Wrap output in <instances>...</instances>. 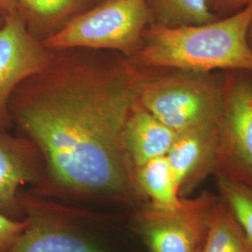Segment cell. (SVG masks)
<instances>
[{
	"label": "cell",
	"mask_w": 252,
	"mask_h": 252,
	"mask_svg": "<svg viewBox=\"0 0 252 252\" xmlns=\"http://www.w3.org/2000/svg\"><path fill=\"white\" fill-rule=\"evenodd\" d=\"M27 227L26 218L15 220L0 213V252H7Z\"/></svg>",
	"instance_id": "e0dca14e"
},
{
	"label": "cell",
	"mask_w": 252,
	"mask_h": 252,
	"mask_svg": "<svg viewBox=\"0 0 252 252\" xmlns=\"http://www.w3.org/2000/svg\"><path fill=\"white\" fill-rule=\"evenodd\" d=\"M135 181L143 196L153 207L173 210L180 207L182 199L166 156L154 158L135 168Z\"/></svg>",
	"instance_id": "4fadbf2b"
},
{
	"label": "cell",
	"mask_w": 252,
	"mask_h": 252,
	"mask_svg": "<svg viewBox=\"0 0 252 252\" xmlns=\"http://www.w3.org/2000/svg\"><path fill=\"white\" fill-rule=\"evenodd\" d=\"M104 1H107V0H85V9L84 10L91 9L94 6H96Z\"/></svg>",
	"instance_id": "ffe728a7"
},
{
	"label": "cell",
	"mask_w": 252,
	"mask_h": 252,
	"mask_svg": "<svg viewBox=\"0 0 252 252\" xmlns=\"http://www.w3.org/2000/svg\"><path fill=\"white\" fill-rule=\"evenodd\" d=\"M53 50L32 36L15 11L5 16L0 27V132L13 127L10 98L27 78L40 72L49 63Z\"/></svg>",
	"instance_id": "ba28073f"
},
{
	"label": "cell",
	"mask_w": 252,
	"mask_h": 252,
	"mask_svg": "<svg viewBox=\"0 0 252 252\" xmlns=\"http://www.w3.org/2000/svg\"><path fill=\"white\" fill-rule=\"evenodd\" d=\"M224 75L180 69H147L138 103L176 133L216 124L223 102Z\"/></svg>",
	"instance_id": "3957f363"
},
{
	"label": "cell",
	"mask_w": 252,
	"mask_h": 252,
	"mask_svg": "<svg viewBox=\"0 0 252 252\" xmlns=\"http://www.w3.org/2000/svg\"><path fill=\"white\" fill-rule=\"evenodd\" d=\"M146 68L115 51L53 50L9 102L13 126L36 145L49 180L69 191L143 197L122 141Z\"/></svg>",
	"instance_id": "6da1fadb"
},
{
	"label": "cell",
	"mask_w": 252,
	"mask_h": 252,
	"mask_svg": "<svg viewBox=\"0 0 252 252\" xmlns=\"http://www.w3.org/2000/svg\"><path fill=\"white\" fill-rule=\"evenodd\" d=\"M152 25L165 27L204 25L218 20L207 0H147Z\"/></svg>",
	"instance_id": "9a60e30c"
},
{
	"label": "cell",
	"mask_w": 252,
	"mask_h": 252,
	"mask_svg": "<svg viewBox=\"0 0 252 252\" xmlns=\"http://www.w3.org/2000/svg\"><path fill=\"white\" fill-rule=\"evenodd\" d=\"M207 3L212 11L233 14L252 4V0H207Z\"/></svg>",
	"instance_id": "ac0fdd59"
},
{
	"label": "cell",
	"mask_w": 252,
	"mask_h": 252,
	"mask_svg": "<svg viewBox=\"0 0 252 252\" xmlns=\"http://www.w3.org/2000/svg\"><path fill=\"white\" fill-rule=\"evenodd\" d=\"M44 169L42 156L32 141L0 132V213L23 220L25 213L18 199L20 187L39 182Z\"/></svg>",
	"instance_id": "9c48e42d"
},
{
	"label": "cell",
	"mask_w": 252,
	"mask_h": 252,
	"mask_svg": "<svg viewBox=\"0 0 252 252\" xmlns=\"http://www.w3.org/2000/svg\"><path fill=\"white\" fill-rule=\"evenodd\" d=\"M84 9L85 0H17L20 16L39 41L54 35Z\"/></svg>",
	"instance_id": "7c38bea8"
},
{
	"label": "cell",
	"mask_w": 252,
	"mask_h": 252,
	"mask_svg": "<svg viewBox=\"0 0 252 252\" xmlns=\"http://www.w3.org/2000/svg\"><path fill=\"white\" fill-rule=\"evenodd\" d=\"M252 4L227 18L181 27L151 25L132 63L147 69L252 72V50L248 31Z\"/></svg>",
	"instance_id": "7a4b0ae2"
},
{
	"label": "cell",
	"mask_w": 252,
	"mask_h": 252,
	"mask_svg": "<svg viewBox=\"0 0 252 252\" xmlns=\"http://www.w3.org/2000/svg\"><path fill=\"white\" fill-rule=\"evenodd\" d=\"M17 11V0H0V13L3 16Z\"/></svg>",
	"instance_id": "d6986e66"
},
{
	"label": "cell",
	"mask_w": 252,
	"mask_h": 252,
	"mask_svg": "<svg viewBox=\"0 0 252 252\" xmlns=\"http://www.w3.org/2000/svg\"><path fill=\"white\" fill-rule=\"evenodd\" d=\"M248 41H249V44L251 46L252 50V21L249 27V31H248Z\"/></svg>",
	"instance_id": "44dd1931"
},
{
	"label": "cell",
	"mask_w": 252,
	"mask_h": 252,
	"mask_svg": "<svg viewBox=\"0 0 252 252\" xmlns=\"http://www.w3.org/2000/svg\"><path fill=\"white\" fill-rule=\"evenodd\" d=\"M219 196L252 242V188L241 182L216 176Z\"/></svg>",
	"instance_id": "2e32d148"
},
{
	"label": "cell",
	"mask_w": 252,
	"mask_h": 252,
	"mask_svg": "<svg viewBox=\"0 0 252 252\" xmlns=\"http://www.w3.org/2000/svg\"><path fill=\"white\" fill-rule=\"evenodd\" d=\"M27 227L7 252H108L56 207L19 191Z\"/></svg>",
	"instance_id": "52a82bcc"
},
{
	"label": "cell",
	"mask_w": 252,
	"mask_h": 252,
	"mask_svg": "<svg viewBox=\"0 0 252 252\" xmlns=\"http://www.w3.org/2000/svg\"><path fill=\"white\" fill-rule=\"evenodd\" d=\"M217 132L215 176L252 188V79L244 71L224 74Z\"/></svg>",
	"instance_id": "5b68a950"
},
{
	"label": "cell",
	"mask_w": 252,
	"mask_h": 252,
	"mask_svg": "<svg viewBox=\"0 0 252 252\" xmlns=\"http://www.w3.org/2000/svg\"><path fill=\"white\" fill-rule=\"evenodd\" d=\"M151 25L147 0H107L78 13L41 42L51 50H108L131 58Z\"/></svg>",
	"instance_id": "277c9868"
},
{
	"label": "cell",
	"mask_w": 252,
	"mask_h": 252,
	"mask_svg": "<svg viewBox=\"0 0 252 252\" xmlns=\"http://www.w3.org/2000/svg\"><path fill=\"white\" fill-rule=\"evenodd\" d=\"M217 123L178 133L165 155L179 187L185 198L216 169Z\"/></svg>",
	"instance_id": "30bf717a"
},
{
	"label": "cell",
	"mask_w": 252,
	"mask_h": 252,
	"mask_svg": "<svg viewBox=\"0 0 252 252\" xmlns=\"http://www.w3.org/2000/svg\"><path fill=\"white\" fill-rule=\"evenodd\" d=\"M199 252H252V241L219 195L211 207L207 234Z\"/></svg>",
	"instance_id": "5bb4252c"
},
{
	"label": "cell",
	"mask_w": 252,
	"mask_h": 252,
	"mask_svg": "<svg viewBox=\"0 0 252 252\" xmlns=\"http://www.w3.org/2000/svg\"><path fill=\"white\" fill-rule=\"evenodd\" d=\"M5 23V16H3L1 13H0V27H2Z\"/></svg>",
	"instance_id": "7402d4cb"
},
{
	"label": "cell",
	"mask_w": 252,
	"mask_h": 252,
	"mask_svg": "<svg viewBox=\"0 0 252 252\" xmlns=\"http://www.w3.org/2000/svg\"><path fill=\"white\" fill-rule=\"evenodd\" d=\"M216 195L207 191L182 199L173 210L148 204L136 216V227L149 252H199L207 234Z\"/></svg>",
	"instance_id": "8992f818"
},
{
	"label": "cell",
	"mask_w": 252,
	"mask_h": 252,
	"mask_svg": "<svg viewBox=\"0 0 252 252\" xmlns=\"http://www.w3.org/2000/svg\"><path fill=\"white\" fill-rule=\"evenodd\" d=\"M177 135L137 102L126 119L122 141L135 170L154 158L165 156Z\"/></svg>",
	"instance_id": "8fae6325"
}]
</instances>
